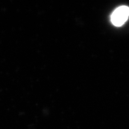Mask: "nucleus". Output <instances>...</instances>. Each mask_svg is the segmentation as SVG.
Instances as JSON below:
<instances>
[{"instance_id":"1","label":"nucleus","mask_w":129,"mask_h":129,"mask_svg":"<svg viewBox=\"0 0 129 129\" xmlns=\"http://www.w3.org/2000/svg\"><path fill=\"white\" fill-rule=\"evenodd\" d=\"M129 17V7L122 6L114 11L111 16V22L116 26H121Z\"/></svg>"}]
</instances>
